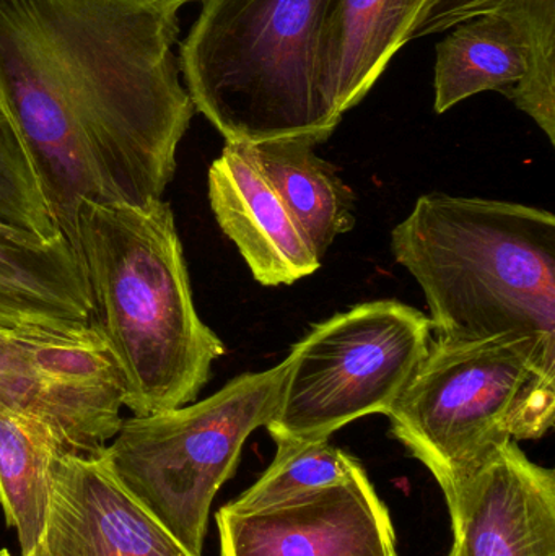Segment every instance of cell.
<instances>
[{
	"instance_id": "cell-7",
	"label": "cell",
	"mask_w": 555,
	"mask_h": 556,
	"mask_svg": "<svg viewBox=\"0 0 555 556\" xmlns=\"http://www.w3.org/2000/svg\"><path fill=\"white\" fill-rule=\"evenodd\" d=\"M426 314L396 300L368 301L315 324L286 358L274 443L329 440L383 414L403 394L432 343Z\"/></svg>"
},
{
	"instance_id": "cell-21",
	"label": "cell",
	"mask_w": 555,
	"mask_h": 556,
	"mask_svg": "<svg viewBox=\"0 0 555 556\" xmlns=\"http://www.w3.org/2000/svg\"><path fill=\"white\" fill-rule=\"evenodd\" d=\"M495 2L497 0H436L426 18L417 26L413 39L442 33L466 20L491 13Z\"/></svg>"
},
{
	"instance_id": "cell-8",
	"label": "cell",
	"mask_w": 555,
	"mask_h": 556,
	"mask_svg": "<svg viewBox=\"0 0 555 556\" xmlns=\"http://www.w3.org/2000/svg\"><path fill=\"white\" fill-rule=\"evenodd\" d=\"M123 391L97 329L0 326V410L49 425L72 450L97 453L116 437Z\"/></svg>"
},
{
	"instance_id": "cell-11",
	"label": "cell",
	"mask_w": 555,
	"mask_h": 556,
	"mask_svg": "<svg viewBox=\"0 0 555 556\" xmlns=\"http://www.w3.org/2000/svg\"><path fill=\"white\" fill-rule=\"evenodd\" d=\"M453 556H555V472L508 441L449 505Z\"/></svg>"
},
{
	"instance_id": "cell-9",
	"label": "cell",
	"mask_w": 555,
	"mask_h": 556,
	"mask_svg": "<svg viewBox=\"0 0 555 556\" xmlns=\"http://www.w3.org/2000/svg\"><path fill=\"white\" fill-rule=\"evenodd\" d=\"M222 556H400L387 505L367 472L254 513H217Z\"/></svg>"
},
{
	"instance_id": "cell-24",
	"label": "cell",
	"mask_w": 555,
	"mask_h": 556,
	"mask_svg": "<svg viewBox=\"0 0 555 556\" xmlns=\"http://www.w3.org/2000/svg\"><path fill=\"white\" fill-rule=\"evenodd\" d=\"M449 556H453L452 552H450V555Z\"/></svg>"
},
{
	"instance_id": "cell-23",
	"label": "cell",
	"mask_w": 555,
	"mask_h": 556,
	"mask_svg": "<svg viewBox=\"0 0 555 556\" xmlns=\"http://www.w3.org/2000/svg\"><path fill=\"white\" fill-rule=\"evenodd\" d=\"M189 2H198V0H189ZM201 2H202V0H201Z\"/></svg>"
},
{
	"instance_id": "cell-14",
	"label": "cell",
	"mask_w": 555,
	"mask_h": 556,
	"mask_svg": "<svg viewBox=\"0 0 555 556\" xmlns=\"http://www.w3.org/2000/svg\"><path fill=\"white\" fill-rule=\"evenodd\" d=\"M433 3L336 0L323 33L321 85L326 103L339 119L367 97Z\"/></svg>"
},
{
	"instance_id": "cell-16",
	"label": "cell",
	"mask_w": 555,
	"mask_h": 556,
	"mask_svg": "<svg viewBox=\"0 0 555 556\" xmlns=\"http://www.w3.org/2000/svg\"><path fill=\"white\" fill-rule=\"evenodd\" d=\"M62 451L75 450L49 425L0 410V505L7 526L15 529L18 538V556L35 555L45 535L52 470Z\"/></svg>"
},
{
	"instance_id": "cell-20",
	"label": "cell",
	"mask_w": 555,
	"mask_h": 556,
	"mask_svg": "<svg viewBox=\"0 0 555 556\" xmlns=\"http://www.w3.org/2000/svg\"><path fill=\"white\" fill-rule=\"evenodd\" d=\"M0 225L52 240L62 235L49 211L31 156L0 104Z\"/></svg>"
},
{
	"instance_id": "cell-19",
	"label": "cell",
	"mask_w": 555,
	"mask_h": 556,
	"mask_svg": "<svg viewBox=\"0 0 555 556\" xmlns=\"http://www.w3.org/2000/svg\"><path fill=\"white\" fill-rule=\"evenodd\" d=\"M491 13L520 35L527 74L505 91L555 143V0H497Z\"/></svg>"
},
{
	"instance_id": "cell-13",
	"label": "cell",
	"mask_w": 555,
	"mask_h": 556,
	"mask_svg": "<svg viewBox=\"0 0 555 556\" xmlns=\"http://www.w3.org/2000/svg\"><path fill=\"white\" fill-rule=\"evenodd\" d=\"M0 326L54 332L93 329L84 267L64 233L46 240L0 225Z\"/></svg>"
},
{
	"instance_id": "cell-22",
	"label": "cell",
	"mask_w": 555,
	"mask_h": 556,
	"mask_svg": "<svg viewBox=\"0 0 555 556\" xmlns=\"http://www.w3.org/2000/svg\"><path fill=\"white\" fill-rule=\"evenodd\" d=\"M0 556H13V555L10 554L9 551H2V552H0Z\"/></svg>"
},
{
	"instance_id": "cell-3",
	"label": "cell",
	"mask_w": 555,
	"mask_h": 556,
	"mask_svg": "<svg viewBox=\"0 0 555 556\" xmlns=\"http://www.w3.org/2000/svg\"><path fill=\"white\" fill-rule=\"evenodd\" d=\"M391 250L426 294L439 339H524L555 372V217L491 199L427 194Z\"/></svg>"
},
{
	"instance_id": "cell-4",
	"label": "cell",
	"mask_w": 555,
	"mask_h": 556,
	"mask_svg": "<svg viewBox=\"0 0 555 556\" xmlns=\"http://www.w3.org/2000/svg\"><path fill=\"white\" fill-rule=\"evenodd\" d=\"M179 48L185 87L225 142L306 137L341 119L321 85V39L336 0H202Z\"/></svg>"
},
{
	"instance_id": "cell-2",
	"label": "cell",
	"mask_w": 555,
	"mask_h": 556,
	"mask_svg": "<svg viewBox=\"0 0 555 556\" xmlns=\"http://www.w3.org/2000/svg\"><path fill=\"white\" fill-rule=\"evenodd\" d=\"M67 240L84 267L123 407L142 417L194 402L225 345L195 309L169 202H81Z\"/></svg>"
},
{
	"instance_id": "cell-6",
	"label": "cell",
	"mask_w": 555,
	"mask_h": 556,
	"mask_svg": "<svg viewBox=\"0 0 555 556\" xmlns=\"http://www.w3.org/2000/svg\"><path fill=\"white\" fill-rule=\"evenodd\" d=\"M287 363L244 372L204 401L123 420L104 446L110 469L173 538L202 556L209 513L248 438L279 407Z\"/></svg>"
},
{
	"instance_id": "cell-1",
	"label": "cell",
	"mask_w": 555,
	"mask_h": 556,
	"mask_svg": "<svg viewBox=\"0 0 555 556\" xmlns=\"http://www.w3.org/2000/svg\"><path fill=\"white\" fill-rule=\"evenodd\" d=\"M189 0H0V104L68 237L81 202L163 199L195 114L175 45Z\"/></svg>"
},
{
	"instance_id": "cell-18",
	"label": "cell",
	"mask_w": 555,
	"mask_h": 556,
	"mask_svg": "<svg viewBox=\"0 0 555 556\" xmlns=\"http://www.w3.org/2000/svg\"><path fill=\"white\" fill-rule=\"evenodd\" d=\"M277 453L266 472L225 508L254 513L305 498L319 490L341 485L364 472L355 457L329 440L276 444Z\"/></svg>"
},
{
	"instance_id": "cell-15",
	"label": "cell",
	"mask_w": 555,
	"mask_h": 556,
	"mask_svg": "<svg viewBox=\"0 0 555 556\" xmlns=\"http://www.w3.org/2000/svg\"><path fill=\"white\" fill-rule=\"evenodd\" d=\"M306 137L251 146L257 165L323 261L336 238L354 228V194Z\"/></svg>"
},
{
	"instance_id": "cell-10",
	"label": "cell",
	"mask_w": 555,
	"mask_h": 556,
	"mask_svg": "<svg viewBox=\"0 0 555 556\" xmlns=\"http://www.w3.org/2000/svg\"><path fill=\"white\" fill-rule=\"evenodd\" d=\"M33 556H194L143 508L98 453L62 451L45 535Z\"/></svg>"
},
{
	"instance_id": "cell-5",
	"label": "cell",
	"mask_w": 555,
	"mask_h": 556,
	"mask_svg": "<svg viewBox=\"0 0 555 556\" xmlns=\"http://www.w3.org/2000/svg\"><path fill=\"white\" fill-rule=\"evenodd\" d=\"M555 372L524 339L430 343L394 402L391 434L422 463L452 505L466 482L508 441L553 428Z\"/></svg>"
},
{
	"instance_id": "cell-12",
	"label": "cell",
	"mask_w": 555,
	"mask_h": 556,
	"mask_svg": "<svg viewBox=\"0 0 555 556\" xmlns=\"http://www.w3.org/2000/svg\"><path fill=\"white\" fill-rule=\"evenodd\" d=\"M209 202L218 227L261 285H292L321 267L250 143L225 142L209 168Z\"/></svg>"
},
{
	"instance_id": "cell-17",
	"label": "cell",
	"mask_w": 555,
	"mask_h": 556,
	"mask_svg": "<svg viewBox=\"0 0 555 556\" xmlns=\"http://www.w3.org/2000/svg\"><path fill=\"white\" fill-rule=\"evenodd\" d=\"M525 74L527 54L517 29L499 13L475 16L437 45L433 106L442 114L484 91L505 93Z\"/></svg>"
}]
</instances>
